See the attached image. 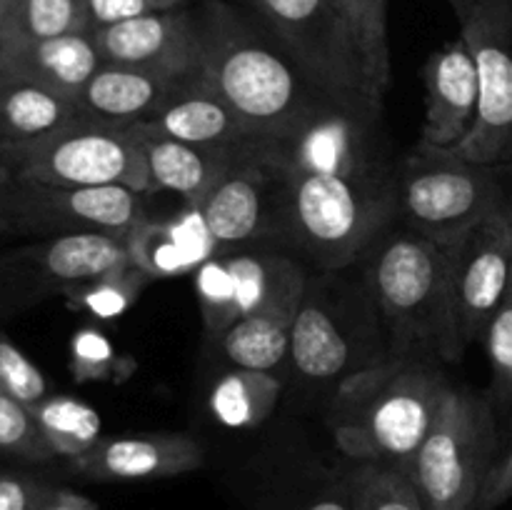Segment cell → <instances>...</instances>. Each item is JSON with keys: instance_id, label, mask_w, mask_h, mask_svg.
Segmentation results:
<instances>
[{"instance_id": "1", "label": "cell", "mask_w": 512, "mask_h": 510, "mask_svg": "<svg viewBox=\"0 0 512 510\" xmlns=\"http://www.w3.org/2000/svg\"><path fill=\"white\" fill-rule=\"evenodd\" d=\"M203 58L200 80L235 110L255 140L293 143L303 130L335 110V103L260 25L228 3L198 13Z\"/></svg>"}, {"instance_id": "2", "label": "cell", "mask_w": 512, "mask_h": 510, "mask_svg": "<svg viewBox=\"0 0 512 510\" xmlns=\"http://www.w3.org/2000/svg\"><path fill=\"white\" fill-rule=\"evenodd\" d=\"M450 383L430 358L388 355L338 383L330 405L333 440L355 463L410 473Z\"/></svg>"}, {"instance_id": "3", "label": "cell", "mask_w": 512, "mask_h": 510, "mask_svg": "<svg viewBox=\"0 0 512 510\" xmlns=\"http://www.w3.org/2000/svg\"><path fill=\"white\" fill-rule=\"evenodd\" d=\"M368 255L365 280L390 328V355L458 360L465 345L455 323L443 245L415 230H398L375 238Z\"/></svg>"}, {"instance_id": "4", "label": "cell", "mask_w": 512, "mask_h": 510, "mask_svg": "<svg viewBox=\"0 0 512 510\" xmlns=\"http://www.w3.org/2000/svg\"><path fill=\"white\" fill-rule=\"evenodd\" d=\"M288 168V235L325 270L368 253L395 215L393 188L375 173Z\"/></svg>"}, {"instance_id": "5", "label": "cell", "mask_w": 512, "mask_h": 510, "mask_svg": "<svg viewBox=\"0 0 512 510\" xmlns=\"http://www.w3.org/2000/svg\"><path fill=\"white\" fill-rule=\"evenodd\" d=\"M0 160L15 183L50 188L123 185L153 193L145 140L138 125H110L80 118L65 128L30 140H5Z\"/></svg>"}, {"instance_id": "6", "label": "cell", "mask_w": 512, "mask_h": 510, "mask_svg": "<svg viewBox=\"0 0 512 510\" xmlns=\"http://www.w3.org/2000/svg\"><path fill=\"white\" fill-rule=\"evenodd\" d=\"M498 420L488 395L450 385L408 473L425 510H475L503 450Z\"/></svg>"}, {"instance_id": "7", "label": "cell", "mask_w": 512, "mask_h": 510, "mask_svg": "<svg viewBox=\"0 0 512 510\" xmlns=\"http://www.w3.org/2000/svg\"><path fill=\"white\" fill-rule=\"evenodd\" d=\"M395 213L410 230L450 245L500 208L498 165H480L453 150L420 145L393 185Z\"/></svg>"}, {"instance_id": "8", "label": "cell", "mask_w": 512, "mask_h": 510, "mask_svg": "<svg viewBox=\"0 0 512 510\" xmlns=\"http://www.w3.org/2000/svg\"><path fill=\"white\" fill-rule=\"evenodd\" d=\"M258 23L335 103L378 120L375 93L358 48L330 0H248Z\"/></svg>"}, {"instance_id": "9", "label": "cell", "mask_w": 512, "mask_h": 510, "mask_svg": "<svg viewBox=\"0 0 512 510\" xmlns=\"http://www.w3.org/2000/svg\"><path fill=\"white\" fill-rule=\"evenodd\" d=\"M130 265L128 235L65 233L0 253V315Z\"/></svg>"}, {"instance_id": "10", "label": "cell", "mask_w": 512, "mask_h": 510, "mask_svg": "<svg viewBox=\"0 0 512 510\" xmlns=\"http://www.w3.org/2000/svg\"><path fill=\"white\" fill-rule=\"evenodd\" d=\"M195 208L218 248L288 233V168L278 150L250 143Z\"/></svg>"}, {"instance_id": "11", "label": "cell", "mask_w": 512, "mask_h": 510, "mask_svg": "<svg viewBox=\"0 0 512 510\" xmlns=\"http://www.w3.org/2000/svg\"><path fill=\"white\" fill-rule=\"evenodd\" d=\"M480 83L478 120L453 153L480 165L512 163V0H478L460 23Z\"/></svg>"}, {"instance_id": "12", "label": "cell", "mask_w": 512, "mask_h": 510, "mask_svg": "<svg viewBox=\"0 0 512 510\" xmlns=\"http://www.w3.org/2000/svg\"><path fill=\"white\" fill-rule=\"evenodd\" d=\"M15 235L115 233L128 235L145 215L143 193L123 185L50 188L15 183L5 193Z\"/></svg>"}, {"instance_id": "13", "label": "cell", "mask_w": 512, "mask_h": 510, "mask_svg": "<svg viewBox=\"0 0 512 510\" xmlns=\"http://www.w3.org/2000/svg\"><path fill=\"white\" fill-rule=\"evenodd\" d=\"M448 263L450 298L463 345L483 340L495 310L503 303L512 280V228L503 210L443 245Z\"/></svg>"}, {"instance_id": "14", "label": "cell", "mask_w": 512, "mask_h": 510, "mask_svg": "<svg viewBox=\"0 0 512 510\" xmlns=\"http://www.w3.org/2000/svg\"><path fill=\"white\" fill-rule=\"evenodd\" d=\"M90 35L103 63L150 70L173 80H193L200 75L203 38L198 15L183 8L123 20Z\"/></svg>"}, {"instance_id": "15", "label": "cell", "mask_w": 512, "mask_h": 510, "mask_svg": "<svg viewBox=\"0 0 512 510\" xmlns=\"http://www.w3.org/2000/svg\"><path fill=\"white\" fill-rule=\"evenodd\" d=\"M308 293V278L293 258L275 255L268 293L220 338L225 358L238 368L273 373L290 358V340Z\"/></svg>"}, {"instance_id": "16", "label": "cell", "mask_w": 512, "mask_h": 510, "mask_svg": "<svg viewBox=\"0 0 512 510\" xmlns=\"http://www.w3.org/2000/svg\"><path fill=\"white\" fill-rule=\"evenodd\" d=\"M78 475L100 483L178 478L205 465L203 445L188 433H128L100 438L88 453L68 460Z\"/></svg>"}, {"instance_id": "17", "label": "cell", "mask_w": 512, "mask_h": 510, "mask_svg": "<svg viewBox=\"0 0 512 510\" xmlns=\"http://www.w3.org/2000/svg\"><path fill=\"white\" fill-rule=\"evenodd\" d=\"M425 123L420 145L453 150L478 120L480 83L473 53L463 35L435 50L423 65Z\"/></svg>"}, {"instance_id": "18", "label": "cell", "mask_w": 512, "mask_h": 510, "mask_svg": "<svg viewBox=\"0 0 512 510\" xmlns=\"http://www.w3.org/2000/svg\"><path fill=\"white\" fill-rule=\"evenodd\" d=\"M138 128L143 133L203 148H245L255 143L235 110L210 85H205L200 75L180 85L168 103Z\"/></svg>"}, {"instance_id": "19", "label": "cell", "mask_w": 512, "mask_h": 510, "mask_svg": "<svg viewBox=\"0 0 512 510\" xmlns=\"http://www.w3.org/2000/svg\"><path fill=\"white\" fill-rule=\"evenodd\" d=\"M103 65L90 33H68L0 48V68L78 103L80 93Z\"/></svg>"}, {"instance_id": "20", "label": "cell", "mask_w": 512, "mask_h": 510, "mask_svg": "<svg viewBox=\"0 0 512 510\" xmlns=\"http://www.w3.org/2000/svg\"><path fill=\"white\" fill-rule=\"evenodd\" d=\"M183 83L188 80L103 63L80 93L78 105L85 118L130 128L153 118Z\"/></svg>"}, {"instance_id": "21", "label": "cell", "mask_w": 512, "mask_h": 510, "mask_svg": "<svg viewBox=\"0 0 512 510\" xmlns=\"http://www.w3.org/2000/svg\"><path fill=\"white\" fill-rule=\"evenodd\" d=\"M218 250L195 205H188L185 218H143L128 233L130 263L153 280L193 275Z\"/></svg>"}, {"instance_id": "22", "label": "cell", "mask_w": 512, "mask_h": 510, "mask_svg": "<svg viewBox=\"0 0 512 510\" xmlns=\"http://www.w3.org/2000/svg\"><path fill=\"white\" fill-rule=\"evenodd\" d=\"M290 360L300 375L320 383L345 378L363 368L350 325L310 285L290 340Z\"/></svg>"}, {"instance_id": "23", "label": "cell", "mask_w": 512, "mask_h": 510, "mask_svg": "<svg viewBox=\"0 0 512 510\" xmlns=\"http://www.w3.org/2000/svg\"><path fill=\"white\" fill-rule=\"evenodd\" d=\"M143 140L153 193L170 190V193L180 195L185 205H198L215 188V183L228 173V168L243 150L203 148V145L180 143V140L150 133H143Z\"/></svg>"}, {"instance_id": "24", "label": "cell", "mask_w": 512, "mask_h": 510, "mask_svg": "<svg viewBox=\"0 0 512 510\" xmlns=\"http://www.w3.org/2000/svg\"><path fill=\"white\" fill-rule=\"evenodd\" d=\"M85 118L78 103L0 68V128L8 140H30Z\"/></svg>"}, {"instance_id": "25", "label": "cell", "mask_w": 512, "mask_h": 510, "mask_svg": "<svg viewBox=\"0 0 512 510\" xmlns=\"http://www.w3.org/2000/svg\"><path fill=\"white\" fill-rule=\"evenodd\" d=\"M283 383L270 370L238 368L220 375L210 390V413L225 428H258L273 415L280 403Z\"/></svg>"}, {"instance_id": "26", "label": "cell", "mask_w": 512, "mask_h": 510, "mask_svg": "<svg viewBox=\"0 0 512 510\" xmlns=\"http://www.w3.org/2000/svg\"><path fill=\"white\" fill-rule=\"evenodd\" d=\"M88 33L80 0H0V48Z\"/></svg>"}, {"instance_id": "27", "label": "cell", "mask_w": 512, "mask_h": 510, "mask_svg": "<svg viewBox=\"0 0 512 510\" xmlns=\"http://www.w3.org/2000/svg\"><path fill=\"white\" fill-rule=\"evenodd\" d=\"M33 415L55 458L73 460L103 438V420L95 408L70 395H48L33 405Z\"/></svg>"}, {"instance_id": "28", "label": "cell", "mask_w": 512, "mask_h": 510, "mask_svg": "<svg viewBox=\"0 0 512 510\" xmlns=\"http://www.w3.org/2000/svg\"><path fill=\"white\" fill-rule=\"evenodd\" d=\"M358 48L375 93L383 98L390 83L388 0H330Z\"/></svg>"}, {"instance_id": "29", "label": "cell", "mask_w": 512, "mask_h": 510, "mask_svg": "<svg viewBox=\"0 0 512 510\" xmlns=\"http://www.w3.org/2000/svg\"><path fill=\"white\" fill-rule=\"evenodd\" d=\"M355 510H425L413 478L380 463H358L348 478Z\"/></svg>"}, {"instance_id": "30", "label": "cell", "mask_w": 512, "mask_h": 510, "mask_svg": "<svg viewBox=\"0 0 512 510\" xmlns=\"http://www.w3.org/2000/svg\"><path fill=\"white\" fill-rule=\"evenodd\" d=\"M150 275H145L143 270L135 268L133 263L125 265V268L113 270V273L103 275V278L93 280V283L78 285V288H70L65 293V298L80 308L83 313L93 315L98 320H113L120 315L128 313L138 298L143 295V290L148 288Z\"/></svg>"}, {"instance_id": "31", "label": "cell", "mask_w": 512, "mask_h": 510, "mask_svg": "<svg viewBox=\"0 0 512 510\" xmlns=\"http://www.w3.org/2000/svg\"><path fill=\"white\" fill-rule=\"evenodd\" d=\"M195 293H198L200 315L210 335L223 338L240 320L238 288H235L233 270L228 255H210L193 273Z\"/></svg>"}, {"instance_id": "32", "label": "cell", "mask_w": 512, "mask_h": 510, "mask_svg": "<svg viewBox=\"0 0 512 510\" xmlns=\"http://www.w3.org/2000/svg\"><path fill=\"white\" fill-rule=\"evenodd\" d=\"M133 370L135 360L120 355L95 325H83L70 338V373L78 383H118Z\"/></svg>"}, {"instance_id": "33", "label": "cell", "mask_w": 512, "mask_h": 510, "mask_svg": "<svg viewBox=\"0 0 512 510\" xmlns=\"http://www.w3.org/2000/svg\"><path fill=\"white\" fill-rule=\"evenodd\" d=\"M483 343L490 360L488 398L498 418H508L512 410V280L503 303L488 323Z\"/></svg>"}, {"instance_id": "34", "label": "cell", "mask_w": 512, "mask_h": 510, "mask_svg": "<svg viewBox=\"0 0 512 510\" xmlns=\"http://www.w3.org/2000/svg\"><path fill=\"white\" fill-rule=\"evenodd\" d=\"M0 453L23 463H48L55 458L28 405L0 390Z\"/></svg>"}, {"instance_id": "35", "label": "cell", "mask_w": 512, "mask_h": 510, "mask_svg": "<svg viewBox=\"0 0 512 510\" xmlns=\"http://www.w3.org/2000/svg\"><path fill=\"white\" fill-rule=\"evenodd\" d=\"M0 390L33 408L48 398V380L43 370L13 343L0 335Z\"/></svg>"}, {"instance_id": "36", "label": "cell", "mask_w": 512, "mask_h": 510, "mask_svg": "<svg viewBox=\"0 0 512 510\" xmlns=\"http://www.w3.org/2000/svg\"><path fill=\"white\" fill-rule=\"evenodd\" d=\"M55 485L25 468L0 465V510H40Z\"/></svg>"}, {"instance_id": "37", "label": "cell", "mask_w": 512, "mask_h": 510, "mask_svg": "<svg viewBox=\"0 0 512 510\" xmlns=\"http://www.w3.org/2000/svg\"><path fill=\"white\" fill-rule=\"evenodd\" d=\"M88 23V33L108 25L123 23V20L143 18L150 13H163V10H175L173 0H80Z\"/></svg>"}, {"instance_id": "38", "label": "cell", "mask_w": 512, "mask_h": 510, "mask_svg": "<svg viewBox=\"0 0 512 510\" xmlns=\"http://www.w3.org/2000/svg\"><path fill=\"white\" fill-rule=\"evenodd\" d=\"M512 498V440L508 448L500 450L493 470L483 485L475 510H498Z\"/></svg>"}, {"instance_id": "39", "label": "cell", "mask_w": 512, "mask_h": 510, "mask_svg": "<svg viewBox=\"0 0 512 510\" xmlns=\"http://www.w3.org/2000/svg\"><path fill=\"white\" fill-rule=\"evenodd\" d=\"M295 510H355L353 498H350L348 483L343 488H328L315 493L305 503H300Z\"/></svg>"}, {"instance_id": "40", "label": "cell", "mask_w": 512, "mask_h": 510, "mask_svg": "<svg viewBox=\"0 0 512 510\" xmlns=\"http://www.w3.org/2000/svg\"><path fill=\"white\" fill-rule=\"evenodd\" d=\"M40 510H100V508L95 500L88 498V495L78 493V490L55 485L53 493L48 495V500H45V505Z\"/></svg>"}, {"instance_id": "41", "label": "cell", "mask_w": 512, "mask_h": 510, "mask_svg": "<svg viewBox=\"0 0 512 510\" xmlns=\"http://www.w3.org/2000/svg\"><path fill=\"white\" fill-rule=\"evenodd\" d=\"M500 173V185H503V198H500V210L508 218L510 228H512V163L508 165H498Z\"/></svg>"}, {"instance_id": "42", "label": "cell", "mask_w": 512, "mask_h": 510, "mask_svg": "<svg viewBox=\"0 0 512 510\" xmlns=\"http://www.w3.org/2000/svg\"><path fill=\"white\" fill-rule=\"evenodd\" d=\"M5 235H15V220L13 213H10L8 203H5V193L0 195V238Z\"/></svg>"}, {"instance_id": "43", "label": "cell", "mask_w": 512, "mask_h": 510, "mask_svg": "<svg viewBox=\"0 0 512 510\" xmlns=\"http://www.w3.org/2000/svg\"><path fill=\"white\" fill-rule=\"evenodd\" d=\"M445 3H448L450 8H453V13L458 15V23H463V20L470 15V10L478 5V0H445Z\"/></svg>"}, {"instance_id": "44", "label": "cell", "mask_w": 512, "mask_h": 510, "mask_svg": "<svg viewBox=\"0 0 512 510\" xmlns=\"http://www.w3.org/2000/svg\"><path fill=\"white\" fill-rule=\"evenodd\" d=\"M15 185V178H13V173H10V168L8 165L3 163V160H0V195L3 193H8L10 188H13Z\"/></svg>"}, {"instance_id": "45", "label": "cell", "mask_w": 512, "mask_h": 510, "mask_svg": "<svg viewBox=\"0 0 512 510\" xmlns=\"http://www.w3.org/2000/svg\"><path fill=\"white\" fill-rule=\"evenodd\" d=\"M5 140H8V138H5V133H3V128H0V150H3V143H5Z\"/></svg>"}, {"instance_id": "46", "label": "cell", "mask_w": 512, "mask_h": 510, "mask_svg": "<svg viewBox=\"0 0 512 510\" xmlns=\"http://www.w3.org/2000/svg\"><path fill=\"white\" fill-rule=\"evenodd\" d=\"M173 3H175V5H180V8H183V5L188 3V0H173Z\"/></svg>"}]
</instances>
